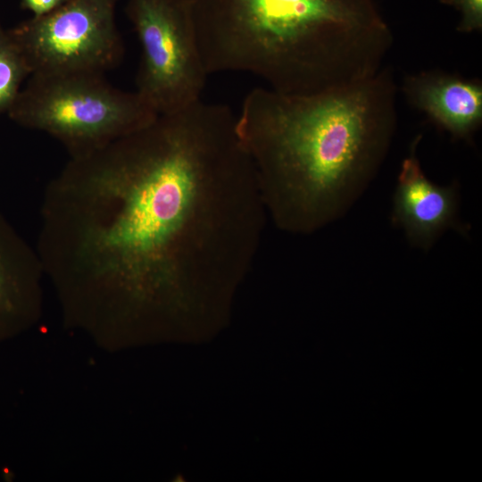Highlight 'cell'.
<instances>
[{
	"label": "cell",
	"instance_id": "obj_9",
	"mask_svg": "<svg viewBox=\"0 0 482 482\" xmlns=\"http://www.w3.org/2000/svg\"><path fill=\"white\" fill-rule=\"evenodd\" d=\"M44 269L37 250L0 213V319L39 311Z\"/></svg>",
	"mask_w": 482,
	"mask_h": 482
},
{
	"label": "cell",
	"instance_id": "obj_8",
	"mask_svg": "<svg viewBox=\"0 0 482 482\" xmlns=\"http://www.w3.org/2000/svg\"><path fill=\"white\" fill-rule=\"evenodd\" d=\"M408 103L455 139L470 140L482 124V82L441 71L406 75Z\"/></svg>",
	"mask_w": 482,
	"mask_h": 482
},
{
	"label": "cell",
	"instance_id": "obj_12",
	"mask_svg": "<svg viewBox=\"0 0 482 482\" xmlns=\"http://www.w3.org/2000/svg\"><path fill=\"white\" fill-rule=\"evenodd\" d=\"M68 0H20L21 6L33 13V17H41L51 13Z\"/></svg>",
	"mask_w": 482,
	"mask_h": 482
},
{
	"label": "cell",
	"instance_id": "obj_1",
	"mask_svg": "<svg viewBox=\"0 0 482 482\" xmlns=\"http://www.w3.org/2000/svg\"><path fill=\"white\" fill-rule=\"evenodd\" d=\"M41 212L45 274L70 312L104 326L220 311L268 217L236 115L202 99L71 156Z\"/></svg>",
	"mask_w": 482,
	"mask_h": 482
},
{
	"label": "cell",
	"instance_id": "obj_5",
	"mask_svg": "<svg viewBox=\"0 0 482 482\" xmlns=\"http://www.w3.org/2000/svg\"><path fill=\"white\" fill-rule=\"evenodd\" d=\"M126 13L141 47L135 91L158 115L201 100L209 75L191 0H128Z\"/></svg>",
	"mask_w": 482,
	"mask_h": 482
},
{
	"label": "cell",
	"instance_id": "obj_3",
	"mask_svg": "<svg viewBox=\"0 0 482 482\" xmlns=\"http://www.w3.org/2000/svg\"><path fill=\"white\" fill-rule=\"evenodd\" d=\"M208 73L246 72L312 94L376 74L393 34L375 0H191Z\"/></svg>",
	"mask_w": 482,
	"mask_h": 482
},
{
	"label": "cell",
	"instance_id": "obj_4",
	"mask_svg": "<svg viewBox=\"0 0 482 482\" xmlns=\"http://www.w3.org/2000/svg\"><path fill=\"white\" fill-rule=\"evenodd\" d=\"M19 126L54 137L70 156L130 134L157 117L137 91L112 86L104 74H31L7 112Z\"/></svg>",
	"mask_w": 482,
	"mask_h": 482
},
{
	"label": "cell",
	"instance_id": "obj_11",
	"mask_svg": "<svg viewBox=\"0 0 482 482\" xmlns=\"http://www.w3.org/2000/svg\"><path fill=\"white\" fill-rule=\"evenodd\" d=\"M444 5L452 6L461 15L457 31L461 33L482 30V0H439Z\"/></svg>",
	"mask_w": 482,
	"mask_h": 482
},
{
	"label": "cell",
	"instance_id": "obj_2",
	"mask_svg": "<svg viewBox=\"0 0 482 482\" xmlns=\"http://www.w3.org/2000/svg\"><path fill=\"white\" fill-rule=\"evenodd\" d=\"M396 95L386 65L368 79L322 92L255 87L246 95L237 132L278 229L308 235L347 212L390 149Z\"/></svg>",
	"mask_w": 482,
	"mask_h": 482
},
{
	"label": "cell",
	"instance_id": "obj_10",
	"mask_svg": "<svg viewBox=\"0 0 482 482\" xmlns=\"http://www.w3.org/2000/svg\"><path fill=\"white\" fill-rule=\"evenodd\" d=\"M30 75V66L12 29L0 24V116L9 112Z\"/></svg>",
	"mask_w": 482,
	"mask_h": 482
},
{
	"label": "cell",
	"instance_id": "obj_6",
	"mask_svg": "<svg viewBox=\"0 0 482 482\" xmlns=\"http://www.w3.org/2000/svg\"><path fill=\"white\" fill-rule=\"evenodd\" d=\"M120 0H68L49 14L12 29L31 74H105L124 56L116 23Z\"/></svg>",
	"mask_w": 482,
	"mask_h": 482
},
{
	"label": "cell",
	"instance_id": "obj_7",
	"mask_svg": "<svg viewBox=\"0 0 482 482\" xmlns=\"http://www.w3.org/2000/svg\"><path fill=\"white\" fill-rule=\"evenodd\" d=\"M421 137L414 138L401 165L393 197L391 222L415 247L428 251L447 229L467 234L460 220L457 185L440 186L424 173L417 156Z\"/></svg>",
	"mask_w": 482,
	"mask_h": 482
}]
</instances>
